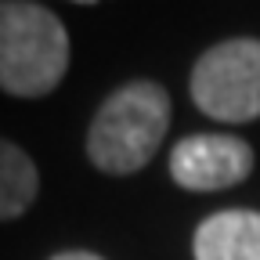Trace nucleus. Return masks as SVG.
Here are the masks:
<instances>
[{
    "label": "nucleus",
    "instance_id": "1",
    "mask_svg": "<svg viewBox=\"0 0 260 260\" xmlns=\"http://www.w3.org/2000/svg\"><path fill=\"white\" fill-rule=\"evenodd\" d=\"M170 126V94L155 80L116 87L87 126V159L102 174H138L159 152Z\"/></svg>",
    "mask_w": 260,
    "mask_h": 260
},
{
    "label": "nucleus",
    "instance_id": "2",
    "mask_svg": "<svg viewBox=\"0 0 260 260\" xmlns=\"http://www.w3.org/2000/svg\"><path fill=\"white\" fill-rule=\"evenodd\" d=\"M73 44L61 18L29 0H0V90L44 98L69 73Z\"/></svg>",
    "mask_w": 260,
    "mask_h": 260
},
{
    "label": "nucleus",
    "instance_id": "3",
    "mask_svg": "<svg viewBox=\"0 0 260 260\" xmlns=\"http://www.w3.org/2000/svg\"><path fill=\"white\" fill-rule=\"evenodd\" d=\"M191 102L217 123H249L260 116V40H220L191 65Z\"/></svg>",
    "mask_w": 260,
    "mask_h": 260
},
{
    "label": "nucleus",
    "instance_id": "4",
    "mask_svg": "<svg viewBox=\"0 0 260 260\" xmlns=\"http://www.w3.org/2000/svg\"><path fill=\"white\" fill-rule=\"evenodd\" d=\"M253 174V148L235 134H191L170 152V177L188 191H224Z\"/></svg>",
    "mask_w": 260,
    "mask_h": 260
},
{
    "label": "nucleus",
    "instance_id": "5",
    "mask_svg": "<svg viewBox=\"0 0 260 260\" xmlns=\"http://www.w3.org/2000/svg\"><path fill=\"white\" fill-rule=\"evenodd\" d=\"M195 260H260V210L210 213L191 239Z\"/></svg>",
    "mask_w": 260,
    "mask_h": 260
},
{
    "label": "nucleus",
    "instance_id": "6",
    "mask_svg": "<svg viewBox=\"0 0 260 260\" xmlns=\"http://www.w3.org/2000/svg\"><path fill=\"white\" fill-rule=\"evenodd\" d=\"M40 195V170L25 148L0 138V220L22 217Z\"/></svg>",
    "mask_w": 260,
    "mask_h": 260
},
{
    "label": "nucleus",
    "instance_id": "7",
    "mask_svg": "<svg viewBox=\"0 0 260 260\" xmlns=\"http://www.w3.org/2000/svg\"><path fill=\"white\" fill-rule=\"evenodd\" d=\"M51 260H105L98 253H87V249H65V253H54Z\"/></svg>",
    "mask_w": 260,
    "mask_h": 260
}]
</instances>
